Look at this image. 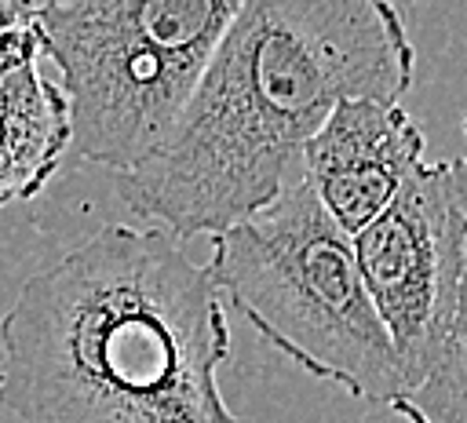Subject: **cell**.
<instances>
[{"instance_id":"6da1fadb","label":"cell","mask_w":467,"mask_h":423,"mask_svg":"<svg viewBox=\"0 0 467 423\" xmlns=\"http://www.w3.org/2000/svg\"><path fill=\"white\" fill-rule=\"evenodd\" d=\"M412 80L394 0H244L168 139L113 190L179 241L215 237L299 175L336 102H401Z\"/></svg>"},{"instance_id":"7a4b0ae2","label":"cell","mask_w":467,"mask_h":423,"mask_svg":"<svg viewBox=\"0 0 467 423\" xmlns=\"http://www.w3.org/2000/svg\"><path fill=\"white\" fill-rule=\"evenodd\" d=\"M230 321L164 226L109 222L22 281L0 317V408L18 423H237Z\"/></svg>"},{"instance_id":"3957f363","label":"cell","mask_w":467,"mask_h":423,"mask_svg":"<svg viewBox=\"0 0 467 423\" xmlns=\"http://www.w3.org/2000/svg\"><path fill=\"white\" fill-rule=\"evenodd\" d=\"M208 273L244 325L314 379L365 405L394 408L409 397L354 241L299 175L270 204L212 237Z\"/></svg>"},{"instance_id":"277c9868","label":"cell","mask_w":467,"mask_h":423,"mask_svg":"<svg viewBox=\"0 0 467 423\" xmlns=\"http://www.w3.org/2000/svg\"><path fill=\"white\" fill-rule=\"evenodd\" d=\"M244 0H51L40 51L58 66L69 146L128 171L186 109L212 51Z\"/></svg>"},{"instance_id":"5b68a950","label":"cell","mask_w":467,"mask_h":423,"mask_svg":"<svg viewBox=\"0 0 467 423\" xmlns=\"http://www.w3.org/2000/svg\"><path fill=\"white\" fill-rule=\"evenodd\" d=\"M350 241L412 394L445 354L463 288L467 212L456 164L420 160L394 201Z\"/></svg>"},{"instance_id":"8992f818","label":"cell","mask_w":467,"mask_h":423,"mask_svg":"<svg viewBox=\"0 0 467 423\" xmlns=\"http://www.w3.org/2000/svg\"><path fill=\"white\" fill-rule=\"evenodd\" d=\"M427 142L416 117L390 98H343L310 135L299 179L354 237L405 186Z\"/></svg>"},{"instance_id":"52a82bcc","label":"cell","mask_w":467,"mask_h":423,"mask_svg":"<svg viewBox=\"0 0 467 423\" xmlns=\"http://www.w3.org/2000/svg\"><path fill=\"white\" fill-rule=\"evenodd\" d=\"M452 164H456L460 197H463V212H467V150ZM390 412L409 423H467V266H463L460 306H456L452 332H449L438 368L431 372V379L420 390L401 397Z\"/></svg>"},{"instance_id":"ba28073f","label":"cell","mask_w":467,"mask_h":423,"mask_svg":"<svg viewBox=\"0 0 467 423\" xmlns=\"http://www.w3.org/2000/svg\"><path fill=\"white\" fill-rule=\"evenodd\" d=\"M11 4H18V7H22V11H29V15H33V18H36V15H40V11H44V7H47V4H51V0H11Z\"/></svg>"},{"instance_id":"9c48e42d","label":"cell","mask_w":467,"mask_h":423,"mask_svg":"<svg viewBox=\"0 0 467 423\" xmlns=\"http://www.w3.org/2000/svg\"><path fill=\"white\" fill-rule=\"evenodd\" d=\"M463 135H467V117H463Z\"/></svg>"}]
</instances>
